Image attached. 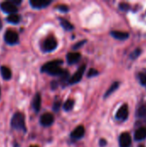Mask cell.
<instances>
[{"instance_id": "obj_25", "label": "cell", "mask_w": 146, "mask_h": 147, "mask_svg": "<svg viewBox=\"0 0 146 147\" xmlns=\"http://www.w3.org/2000/svg\"><path fill=\"white\" fill-rule=\"evenodd\" d=\"M59 107H60V102H55L54 105H53V110H54V111H59Z\"/></svg>"}, {"instance_id": "obj_27", "label": "cell", "mask_w": 146, "mask_h": 147, "mask_svg": "<svg viewBox=\"0 0 146 147\" xmlns=\"http://www.w3.org/2000/svg\"><path fill=\"white\" fill-rule=\"evenodd\" d=\"M105 144H106V141L103 140H101V146H106Z\"/></svg>"}, {"instance_id": "obj_15", "label": "cell", "mask_w": 146, "mask_h": 147, "mask_svg": "<svg viewBox=\"0 0 146 147\" xmlns=\"http://www.w3.org/2000/svg\"><path fill=\"white\" fill-rule=\"evenodd\" d=\"M134 138L136 140H143L146 138V128L145 127H140L139 128L135 134H134Z\"/></svg>"}, {"instance_id": "obj_28", "label": "cell", "mask_w": 146, "mask_h": 147, "mask_svg": "<svg viewBox=\"0 0 146 147\" xmlns=\"http://www.w3.org/2000/svg\"><path fill=\"white\" fill-rule=\"evenodd\" d=\"M2 26H3V24H2V21H1V19H0V30L2 29Z\"/></svg>"}, {"instance_id": "obj_21", "label": "cell", "mask_w": 146, "mask_h": 147, "mask_svg": "<svg viewBox=\"0 0 146 147\" xmlns=\"http://www.w3.org/2000/svg\"><path fill=\"white\" fill-rule=\"evenodd\" d=\"M139 81H140L141 84H143V85H146L145 74H144V73H140V74H139Z\"/></svg>"}, {"instance_id": "obj_3", "label": "cell", "mask_w": 146, "mask_h": 147, "mask_svg": "<svg viewBox=\"0 0 146 147\" xmlns=\"http://www.w3.org/2000/svg\"><path fill=\"white\" fill-rule=\"evenodd\" d=\"M4 41L9 45H15L19 42V35L18 34L11 29H8L3 36Z\"/></svg>"}, {"instance_id": "obj_12", "label": "cell", "mask_w": 146, "mask_h": 147, "mask_svg": "<svg viewBox=\"0 0 146 147\" xmlns=\"http://www.w3.org/2000/svg\"><path fill=\"white\" fill-rule=\"evenodd\" d=\"M85 134V129L83 126H78L77 127H76L74 129V131L71 133V137L73 139H81Z\"/></svg>"}, {"instance_id": "obj_16", "label": "cell", "mask_w": 146, "mask_h": 147, "mask_svg": "<svg viewBox=\"0 0 146 147\" xmlns=\"http://www.w3.org/2000/svg\"><path fill=\"white\" fill-rule=\"evenodd\" d=\"M6 21H7V22L11 23V24H18L21 21V16L17 14L9 15L6 17Z\"/></svg>"}, {"instance_id": "obj_23", "label": "cell", "mask_w": 146, "mask_h": 147, "mask_svg": "<svg viewBox=\"0 0 146 147\" xmlns=\"http://www.w3.org/2000/svg\"><path fill=\"white\" fill-rule=\"evenodd\" d=\"M97 74H98V71L96 69H90L89 71V73H88V77L89 78H91V77H94V76H96Z\"/></svg>"}, {"instance_id": "obj_6", "label": "cell", "mask_w": 146, "mask_h": 147, "mask_svg": "<svg viewBox=\"0 0 146 147\" xmlns=\"http://www.w3.org/2000/svg\"><path fill=\"white\" fill-rule=\"evenodd\" d=\"M85 68H86V65H83L79 67V69L77 71V72L74 73V75L69 79V84H74L77 82H79L83 76V73H84V71H85Z\"/></svg>"}, {"instance_id": "obj_26", "label": "cell", "mask_w": 146, "mask_h": 147, "mask_svg": "<svg viewBox=\"0 0 146 147\" xmlns=\"http://www.w3.org/2000/svg\"><path fill=\"white\" fill-rule=\"evenodd\" d=\"M83 43H84V40H82V41H81V42H79L78 44H76V45L74 46V48H76V47H80L81 45H83Z\"/></svg>"}, {"instance_id": "obj_1", "label": "cell", "mask_w": 146, "mask_h": 147, "mask_svg": "<svg viewBox=\"0 0 146 147\" xmlns=\"http://www.w3.org/2000/svg\"><path fill=\"white\" fill-rule=\"evenodd\" d=\"M62 64L61 60H52L46 63L41 67V71L48 73L52 76H59L62 75L64 71L60 68V65Z\"/></svg>"}, {"instance_id": "obj_13", "label": "cell", "mask_w": 146, "mask_h": 147, "mask_svg": "<svg viewBox=\"0 0 146 147\" xmlns=\"http://www.w3.org/2000/svg\"><path fill=\"white\" fill-rule=\"evenodd\" d=\"M0 73H1V76L2 78L4 79V80H9L12 77V72L11 71L9 70V67L5 66V65H2L0 67Z\"/></svg>"}, {"instance_id": "obj_24", "label": "cell", "mask_w": 146, "mask_h": 147, "mask_svg": "<svg viewBox=\"0 0 146 147\" xmlns=\"http://www.w3.org/2000/svg\"><path fill=\"white\" fill-rule=\"evenodd\" d=\"M57 9H59V10H61V11H67L68 10V7L65 6V5H59L57 7Z\"/></svg>"}, {"instance_id": "obj_20", "label": "cell", "mask_w": 146, "mask_h": 147, "mask_svg": "<svg viewBox=\"0 0 146 147\" xmlns=\"http://www.w3.org/2000/svg\"><path fill=\"white\" fill-rule=\"evenodd\" d=\"M118 87H119V83H118V82L114 83V84H112V86L109 88V90L107 91V93L105 94V97H108L110 94H112L114 91H115V90H117V89H118Z\"/></svg>"}, {"instance_id": "obj_8", "label": "cell", "mask_w": 146, "mask_h": 147, "mask_svg": "<svg viewBox=\"0 0 146 147\" xmlns=\"http://www.w3.org/2000/svg\"><path fill=\"white\" fill-rule=\"evenodd\" d=\"M132 144V138L129 134L124 133L120 137V146L129 147Z\"/></svg>"}, {"instance_id": "obj_17", "label": "cell", "mask_w": 146, "mask_h": 147, "mask_svg": "<svg viewBox=\"0 0 146 147\" xmlns=\"http://www.w3.org/2000/svg\"><path fill=\"white\" fill-rule=\"evenodd\" d=\"M111 35L114 36V38L118 40H126L128 38L129 34L126 32H122V31H112Z\"/></svg>"}, {"instance_id": "obj_11", "label": "cell", "mask_w": 146, "mask_h": 147, "mask_svg": "<svg viewBox=\"0 0 146 147\" xmlns=\"http://www.w3.org/2000/svg\"><path fill=\"white\" fill-rule=\"evenodd\" d=\"M40 106H41V96L40 93H36L32 102V107L35 112H39L40 109Z\"/></svg>"}, {"instance_id": "obj_9", "label": "cell", "mask_w": 146, "mask_h": 147, "mask_svg": "<svg viewBox=\"0 0 146 147\" xmlns=\"http://www.w3.org/2000/svg\"><path fill=\"white\" fill-rule=\"evenodd\" d=\"M29 3L32 6V8L42 9V8H46V6H48L51 3V1H47V0H31L29 2Z\"/></svg>"}, {"instance_id": "obj_2", "label": "cell", "mask_w": 146, "mask_h": 147, "mask_svg": "<svg viewBox=\"0 0 146 147\" xmlns=\"http://www.w3.org/2000/svg\"><path fill=\"white\" fill-rule=\"evenodd\" d=\"M10 126L13 129L15 130H22L26 133V126H25V117L22 113L16 112L13 115L11 121H10Z\"/></svg>"}, {"instance_id": "obj_29", "label": "cell", "mask_w": 146, "mask_h": 147, "mask_svg": "<svg viewBox=\"0 0 146 147\" xmlns=\"http://www.w3.org/2000/svg\"><path fill=\"white\" fill-rule=\"evenodd\" d=\"M30 147H38V146H31Z\"/></svg>"}, {"instance_id": "obj_19", "label": "cell", "mask_w": 146, "mask_h": 147, "mask_svg": "<svg viewBox=\"0 0 146 147\" xmlns=\"http://www.w3.org/2000/svg\"><path fill=\"white\" fill-rule=\"evenodd\" d=\"M73 107H74V101H73L72 99H68V100L64 103V106H63V108H64V109H65V111H70V110H71V109H73Z\"/></svg>"}, {"instance_id": "obj_18", "label": "cell", "mask_w": 146, "mask_h": 147, "mask_svg": "<svg viewBox=\"0 0 146 147\" xmlns=\"http://www.w3.org/2000/svg\"><path fill=\"white\" fill-rule=\"evenodd\" d=\"M60 24L61 26L65 29V30H71L73 28V26L71 23H70L67 20L65 19H63V18H60Z\"/></svg>"}, {"instance_id": "obj_4", "label": "cell", "mask_w": 146, "mask_h": 147, "mask_svg": "<svg viewBox=\"0 0 146 147\" xmlns=\"http://www.w3.org/2000/svg\"><path fill=\"white\" fill-rule=\"evenodd\" d=\"M0 9L9 14V15H12V14H15L18 10L17 9V6H15L11 1H5V2H3L0 3Z\"/></svg>"}, {"instance_id": "obj_5", "label": "cell", "mask_w": 146, "mask_h": 147, "mask_svg": "<svg viewBox=\"0 0 146 147\" xmlns=\"http://www.w3.org/2000/svg\"><path fill=\"white\" fill-rule=\"evenodd\" d=\"M57 46H58V42L56 39L52 36H50L45 40L43 43V50L45 52H52L57 47Z\"/></svg>"}, {"instance_id": "obj_7", "label": "cell", "mask_w": 146, "mask_h": 147, "mask_svg": "<svg viewBox=\"0 0 146 147\" xmlns=\"http://www.w3.org/2000/svg\"><path fill=\"white\" fill-rule=\"evenodd\" d=\"M54 121V117L51 113H45L40 116V123L43 127H49L51 126Z\"/></svg>"}, {"instance_id": "obj_30", "label": "cell", "mask_w": 146, "mask_h": 147, "mask_svg": "<svg viewBox=\"0 0 146 147\" xmlns=\"http://www.w3.org/2000/svg\"><path fill=\"white\" fill-rule=\"evenodd\" d=\"M0 96H1V90H0Z\"/></svg>"}, {"instance_id": "obj_22", "label": "cell", "mask_w": 146, "mask_h": 147, "mask_svg": "<svg viewBox=\"0 0 146 147\" xmlns=\"http://www.w3.org/2000/svg\"><path fill=\"white\" fill-rule=\"evenodd\" d=\"M138 114H139V116H141V117H143V116H145L146 114V108L145 107H141L139 109V112H138Z\"/></svg>"}, {"instance_id": "obj_14", "label": "cell", "mask_w": 146, "mask_h": 147, "mask_svg": "<svg viewBox=\"0 0 146 147\" xmlns=\"http://www.w3.org/2000/svg\"><path fill=\"white\" fill-rule=\"evenodd\" d=\"M67 61L69 64L72 65L77 63L80 59H81V55L79 53H70L67 54Z\"/></svg>"}, {"instance_id": "obj_10", "label": "cell", "mask_w": 146, "mask_h": 147, "mask_svg": "<svg viewBox=\"0 0 146 147\" xmlns=\"http://www.w3.org/2000/svg\"><path fill=\"white\" fill-rule=\"evenodd\" d=\"M128 116V107L127 105H123L117 112L116 114V118L120 121H125L126 120Z\"/></svg>"}]
</instances>
